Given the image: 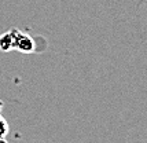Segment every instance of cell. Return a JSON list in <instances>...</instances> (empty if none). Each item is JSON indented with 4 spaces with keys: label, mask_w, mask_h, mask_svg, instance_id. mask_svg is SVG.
<instances>
[{
    "label": "cell",
    "mask_w": 147,
    "mask_h": 143,
    "mask_svg": "<svg viewBox=\"0 0 147 143\" xmlns=\"http://www.w3.org/2000/svg\"><path fill=\"white\" fill-rule=\"evenodd\" d=\"M14 40H15V33L14 29H10L0 34V51L10 52L14 50Z\"/></svg>",
    "instance_id": "obj_2"
},
{
    "label": "cell",
    "mask_w": 147,
    "mask_h": 143,
    "mask_svg": "<svg viewBox=\"0 0 147 143\" xmlns=\"http://www.w3.org/2000/svg\"><path fill=\"white\" fill-rule=\"evenodd\" d=\"M3 105H4V103H3V102H1V101H0V110H1V109H3Z\"/></svg>",
    "instance_id": "obj_4"
},
{
    "label": "cell",
    "mask_w": 147,
    "mask_h": 143,
    "mask_svg": "<svg viewBox=\"0 0 147 143\" xmlns=\"http://www.w3.org/2000/svg\"><path fill=\"white\" fill-rule=\"evenodd\" d=\"M14 33H15V40H14V50L22 52V54H33L37 52L36 48V40L30 37L29 34L21 32L19 29L14 28Z\"/></svg>",
    "instance_id": "obj_1"
},
{
    "label": "cell",
    "mask_w": 147,
    "mask_h": 143,
    "mask_svg": "<svg viewBox=\"0 0 147 143\" xmlns=\"http://www.w3.org/2000/svg\"><path fill=\"white\" fill-rule=\"evenodd\" d=\"M10 132V127L8 123L6 121V118L0 114V142H6V138Z\"/></svg>",
    "instance_id": "obj_3"
}]
</instances>
